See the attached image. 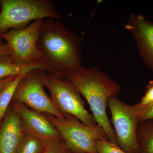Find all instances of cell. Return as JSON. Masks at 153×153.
<instances>
[{"mask_svg": "<svg viewBox=\"0 0 153 153\" xmlns=\"http://www.w3.org/2000/svg\"><path fill=\"white\" fill-rule=\"evenodd\" d=\"M139 104L141 105H148L153 103V80L149 81L146 86L144 95Z\"/></svg>", "mask_w": 153, "mask_h": 153, "instance_id": "19", "label": "cell"}, {"mask_svg": "<svg viewBox=\"0 0 153 153\" xmlns=\"http://www.w3.org/2000/svg\"><path fill=\"white\" fill-rule=\"evenodd\" d=\"M49 141L24 132L16 153H41Z\"/></svg>", "mask_w": 153, "mask_h": 153, "instance_id": "15", "label": "cell"}, {"mask_svg": "<svg viewBox=\"0 0 153 153\" xmlns=\"http://www.w3.org/2000/svg\"><path fill=\"white\" fill-rule=\"evenodd\" d=\"M28 72L29 71L22 72L16 76L5 86L0 93V126L12 102L13 97L19 82Z\"/></svg>", "mask_w": 153, "mask_h": 153, "instance_id": "14", "label": "cell"}, {"mask_svg": "<svg viewBox=\"0 0 153 153\" xmlns=\"http://www.w3.org/2000/svg\"><path fill=\"white\" fill-rule=\"evenodd\" d=\"M6 55H11V52L8 45L7 43L0 42V57Z\"/></svg>", "mask_w": 153, "mask_h": 153, "instance_id": "20", "label": "cell"}, {"mask_svg": "<svg viewBox=\"0 0 153 153\" xmlns=\"http://www.w3.org/2000/svg\"><path fill=\"white\" fill-rule=\"evenodd\" d=\"M134 105L139 114L141 121L153 119V103L145 105L137 103Z\"/></svg>", "mask_w": 153, "mask_h": 153, "instance_id": "18", "label": "cell"}, {"mask_svg": "<svg viewBox=\"0 0 153 153\" xmlns=\"http://www.w3.org/2000/svg\"><path fill=\"white\" fill-rule=\"evenodd\" d=\"M66 150L62 139L51 140L47 142L41 153H65Z\"/></svg>", "mask_w": 153, "mask_h": 153, "instance_id": "17", "label": "cell"}, {"mask_svg": "<svg viewBox=\"0 0 153 153\" xmlns=\"http://www.w3.org/2000/svg\"><path fill=\"white\" fill-rule=\"evenodd\" d=\"M57 129L66 149L74 153H97L96 141L108 140L104 131L100 126L94 128L82 123L73 115L57 117L44 113Z\"/></svg>", "mask_w": 153, "mask_h": 153, "instance_id": "4", "label": "cell"}, {"mask_svg": "<svg viewBox=\"0 0 153 153\" xmlns=\"http://www.w3.org/2000/svg\"><path fill=\"white\" fill-rule=\"evenodd\" d=\"M47 73L41 68L28 72L19 82L12 102H21L38 112L61 117L44 90V79Z\"/></svg>", "mask_w": 153, "mask_h": 153, "instance_id": "8", "label": "cell"}, {"mask_svg": "<svg viewBox=\"0 0 153 153\" xmlns=\"http://www.w3.org/2000/svg\"><path fill=\"white\" fill-rule=\"evenodd\" d=\"M37 68V66H22L16 64L13 61L11 55L0 57V80L17 76L25 71H29Z\"/></svg>", "mask_w": 153, "mask_h": 153, "instance_id": "13", "label": "cell"}, {"mask_svg": "<svg viewBox=\"0 0 153 153\" xmlns=\"http://www.w3.org/2000/svg\"><path fill=\"white\" fill-rule=\"evenodd\" d=\"M89 104L96 123L104 131L108 140L117 145L116 137L106 113L108 102L120 94V86L95 66L82 67L68 79Z\"/></svg>", "mask_w": 153, "mask_h": 153, "instance_id": "2", "label": "cell"}, {"mask_svg": "<svg viewBox=\"0 0 153 153\" xmlns=\"http://www.w3.org/2000/svg\"><path fill=\"white\" fill-rule=\"evenodd\" d=\"M22 120L10 105L0 126V153H16L23 135Z\"/></svg>", "mask_w": 153, "mask_h": 153, "instance_id": "11", "label": "cell"}, {"mask_svg": "<svg viewBox=\"0 0 153 153\" xmlns=\"http://www.w3.org/2000/svg\"><path fill=\"white\" fill-rule=\"evenodd\" d=\"M65 153H74L72 152H70V151H68V150L66 149V152H65Z\"/></svg>", "mask_w": 153, "mask_h": 153, "instance_id": "22", "label": "cell"}, {"mask_svg": "<svg viewBox=\"0 0 153 153\" xmlns=\"http://www.w3.org/2000/svg\"><path fill=\"white\" fill-rule=\"evenodd\" d=\"M16 76H11V77H9V78H7V79L0 80V93L1 92L3 88L5 87V86L10 81H11V80L14 79Z\"/></svg>", "mask_w": 153, "mask_h": 153, "instance_id": "21", "label": "cell"}, {"mask_svg": "<svg viewBox=\"0 0 153 153\" xmlns=\"http://www.w3.org/2000/svg\"><path fill=\"white\" fill-rule=\"evenodd\" d=\"M11 104L21 117L24 132L48 140L62 139L55 126L44 113L18 102H12Z\"/></svg>", "mask_w": 153, "mask_h": 153, "instance_id": "9", "label": "cell"}, {"mask_svg": "<svg viewBox=\"0 0 153 153\" xmlns=\"http://www.w3.org/2000/svg\"><path fill=\"white\" fill-rule=\"evenodd\" d=\"M38 45L47 74L68 80L83 67L81 39L60 21L51 18L44 19L39 31Z\"/></svg>", "mask_w": 153, "mask_h": 153, "instance_id": "1", "label": "cell"}, {"mask_svg": "<svg viewBox=\"0 0 153 153\" xmlns=\"http://www.w3.org/2000/svg\"><path fill=\"white\" fill-rule=\"evenodd\" d=\"M136 137L139 153H153V119L140 122Z\"/></svg>", "mask_w": 153, "mask_h": 153, "instance_id": "12", "label": "cell"}, {"mask_svg": "<svg viewBox=\"0 0 153 153\" xmlns=\"http://www.w3.org/2000/svg\"><path fill=\"white\" fill-rule=\"evenodd\" d=\"M108 105L118 146L126 153H139L136 132L141 119L134 105H129L113 97L108 100Z\"/></svg>", "mask_w": 153, "mask_h": 153, "instance_id": "7", "label": "cell"}, {"mask_svg": "<svg viewBox=\"0 0 153 153\" xmlns=\"http://www.w3.org/2000/svg\"><path fill=\"white\" fill-rule=\"evenodd\" d=\"M95 147L97 153H127L118 145L114 144L106 139L97 140Z\"/></svg>", "mask_w": 153, "mask_h": 153, "instance_id": "16", "label": "cell"}, {"mask_svg": "<svg viewBox=\"0 0 153 153\" xmlns=\"http://www.w3.org/2000/svg\"><path fill=\"white\" fill-rule=\"evenodd\" d=\"M44 19L36 20L22 29H11L0 35L8 45L13 61L22 66H39L44 69L38 48L39 31Z\"/></svg>", "mask_w": 153, "mask_h": 153, "instance_id": "6", "label": "cell"}, {"mask_svg": "<svg viewBox=\"0 0 153 153\" xmlns=\"http://www.w3.org/2000/svg\"><path fill=\"white\" fill-rule=\"evenodd\" d=\"M0 35L11 29H22L39 19H61L49 0H1Z\"/></svg>", "mask_w": 153, "mask_h": 153, "instance_id": "3", "label": "cell"}, {"mask_svg": "<svg viewBox=\"0 0 153 153\" xmlns=\"http://www.w3.org/2000/svg\"><path fill=\"white\" fill-rule=\"evenodd\" d=\"M1 39V38H0V42H2Z\"/></svg>", "mask_w": 153, "mask_h": 153, "instance_id": "24", "label": "cell"}, {"mask_svg": "<svg viewBox=\"0 0 153 153\" xmlns=\"http://www.w3.org/2000/svg\"><path fill=\"white\" fill-rule=\"evenodd\" d=\"M125 27L133 37L141 57L153 72V23L142 15L132 14Z\"/></svg>", "mask_w": 153, "mask_h": 153, "instance_id": "10", "label": "cell"}, {"mask_svg": "<svg viewBox=\"0 0 153 153\" xmlns=\"http://www.w3.org/2000/svg\"><path fill=\"white\" fill-rule=\"evenodd\" d=\"M44 85L50 92L53 105L62 117L71 115L85 125L94 128L99 126L85 108L81 94L69 80L47 73Z\"/></svg>", "mask_w": 153, "mask_h": 153, "instance_id": "5", "label": "cell"}, {"mask_svg": "<svg viewBox=\"0 0 153 153\" xmlns=\"http://www.w3.org/2000/svg\"><path fill=\"white\" fill-rule=\"evenodd\" d=\"M1 2H0V11H1Z\"/></svg>", "mask_w": 153, "mask_h": 153, "instance_id": "23", "label": "cell"}]
</instances>
